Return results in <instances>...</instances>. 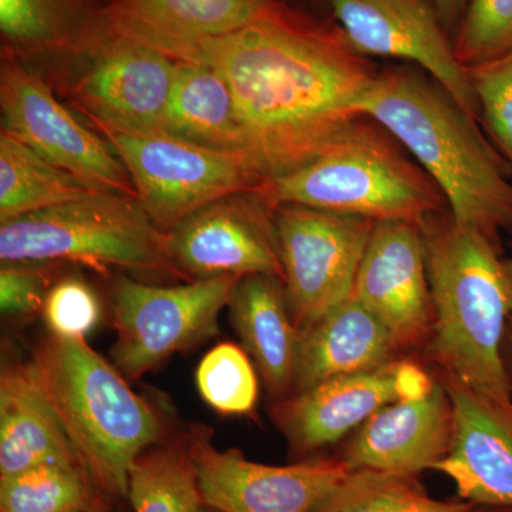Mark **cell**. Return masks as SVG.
<instances>
[{
	"label": "cell",
	"mask_w": 512,
	"mask_h": 512,
	"mask_svg": "<svg viewBox=\"0 0 512 512\" xmlns=\"http://www.w3.org/2000/svg\"><path fill=\"white\" fill-rule=\"evenodd\" d=\"M185 60L227 82L247 156L266 180L320 156L357 119L380 70L332 18L284 2Z\"/></svg>",
	"instance_id": "1"
},
{
	"label": "cell",
	"mask_w": 512,
	"mask_h": 512,
	"mask_svg": "<svg viewBox=\"0 0 512 512\" xmlns=\"http://www.w3.org/2000/svg\"><path fill=\"white\" fill-rule=\"evenodd\" d=\"M359 114L384 128L426 171L457 224L491 237L512 232V168L478 121L412 67L380 70Z\"/></svg>",
	"instance_id": "2"
},
{
	"label": "cell",
	"mask_w": 512,
	"mask_h": 512,
	"mask_svg": "<svg viewBox=\"0 0 512 512\" xmlns=\"http://www.w3.org/2000/svg\"><path fill=\"white\" fill-rule=\"evenodd\" d=\"M433 302L431 359L443 379L512 404L503 343L512 315V258L501 238L464 227L450 211L420 222Z\"/></svg>",
	"instance_id": "3"
},
{
	"label": "cell",
	"mask_w": 512,
	"mask_h": 512,
	"mask_svg": "<svg viewBox=\"0 0 512 512\" xmlns=\"http://www.w3.org/2000/svg\"><path fill=\"white\" fill-rule=\"evenodd\" d=\"M32 363L96 487L127 497L134 461L167 437L160 414L86 339L50 335L37 343Z\"/></svg>",
	"instance_id": "4"
},
{
	"label": "cell",
	"mask_w": 512,
	"mask_h": 512,
	"mask_svg": "<svg viewBox=\"0 0 512 512\" xmlns=\"http://www.w3.org/2000/svg\"><path fill=\"white\" fill-rule=\"evenodd\" d=\"M272 207L303 205L375 222L420 224L447 211L443 192L375 121L360 117L320 156L255 188Z\"/></svg>",
	"instance_id": "5"
},
{
	"label": "cell",
	"mask_w": 512,
	"mask_h": 512,
	"mask_svg": "<svg viewBox=\"0 0 512 512\" xmlns=\"http://www.w3.org/2000/svg\"><path fill=\"white\" fill-rule=\"evenodd\" d=\"M2 265L82 264L177 276L167 232L133 195L94 191L86 197L0 224Z\"/></svg>",
	"instance_id": "6"
},
{
	"label": "cell",
	"mask_w": 512,
	"mask_h": 512,
	"mask_svg": "<svg viewBox=\"0 0 512 512\" xmlns=\"http://www.w3.org/2000/svg\"><path fill=\"white\" fill-rule=\"evenodd\" d=\"M177 60L110 30L89 52L49 80L103 136L167 134Z\"/></svg>",
	"instance_id": "7"
},
{
	"label": "cell",
	"mask_w": 512,
	"mask_h": 512,
	"mask_svg": "<svg viewBox=\"0 0 512 512\" xmlns=\"http://www.w3.org/2000/svg\"><path fill=\"white\" fill-rule=\"evenodd\" d=\"M239 279L158 286L119 276L113 286V365L128 379H140L175 353L217 336L220 313L228 308Z\"/></svg>",
	"instance_id": "8"
},
{
	"label": "cell",
	"mask_w": 512,
	"mask_h": 512,
	"mask_svg": "<svg viewBox=\"0 0 512 512\" xmlns=\"http://www.w3.org/2000/svg\"><path fill=\"white\" fill-rule=\"evenodd\" d=\"M104 138L127 168L148 217L165 232L212 202L255 190L265 181L244 156L197 146L170 134H106Z\"/></svg>",
	"instance_id": "9"
},
{
	"label": "cell",
	"mask_w": 512,
	"mask_h": 512,
	"mask_svg": "<svg viewBox=\"0 0 512 512\" xmlns=\"http://www.w3.org/2000/svg\"><path fill=\"white\" fill-rule=\"evenodd\" d=\"M289 311L299 330L352 298L376 222L303 205L275 208Z\"/></svg>",
	"instance_id": "10"
},
{
	"label": "cell",
	"mask_w": 512,
	"mask_h": 512,
	"mask_svg": "<svg viewBox=\"0 0 512 512\" xmlns=\"http://www.w3.org/2000/svg\"><path fill=\"white\" fill-rule=\"evenodd\" d=\"M0 110L2 130L49 163L96 190L136 197L130 174L109 141L80 123L42 74L13 57L2 56L0 64Z\"/></svg>",
	"instance_id": "11"
},
{
	"label": "cell",
	"mask_w": 512,
	"mask_h": 512,
	"mask_svg": "<svg viewBox=\"0 0 512 512\" xmlns=\"http://www.w3.org/2000/svg\"><path fill=\"white\" fill-rule=\"evenodd\" d=\"M323 6L357 52L420 67L480 123L470 76L433 0H323Z\"/></svg>",
	"instance_id": "12"
},
{
	"label": "cell",
	"mask_w": 512,
	"mask_h": 512,
	"mask_svg": "<svg viewBox=\"0 0 512 512\" xmlns=\"http://www.w3.org/2000/svg\"><path fill=\"white\" fill-rule=\"evenodd\" d=\"M436 383L419 365L392 360L367 372L332 377L274 402L272 417L296 458L346 439L387 404L414 399Z\"/></svg>",
	"instance_id": "13"
},
{
	"label": "cell",
	"mask_w": 512,
	"mask_h": 512,
	"mask_svg": "<svg viewBox=\"0 0 512 512\" xmlns=\"http://www.w3.org/2000/svg\"><path fill=\"white\" fill-rule=\"evenodd\" d=\"M175 269L187 281L282 272L275 208L255 190L195 211L167 231Z\"/></svg>",
	"instance_id": "14"
},
{
	"label": "cell",
	"mask_w": 512,
	"mask_h": 512,
	"mask_svg": "<svg viewBox=\"0 0 512 512\" xmlns=\"http://www.w3.org/2000/svg\"><path fill=\"white\" fill-rule=\"evenodd\" d=\"M202 500L218 512H315L349 474L339 457L268 466L191 434Z\"/></svg>",
	"instance_id": "15"
},
{
	"label": "cell",
	"mask_w": 512,
	"mask_h": 512,
	"mask_svg": "<svg viewBox=\"0 0 512 512\" xmlns=\"http://www.w3.org/2000/svg\"><path fill=\"white\" fill-rule=\"evenodd\" d=\"M352 298L373 313L399 350L429 340L433 302L420 224L376 222Z\"/></svg>",
	"instance_id": "16"
},
{
	"label": "cell",
	"mask_w": 512,
	"mask_h": 512,
	"mask_svg": "<svg viewBox=\"0 0 512 512\" xmlns=\"http://www.w3.org/2000/svg\"><path fill=\"white\" fill-rule=\"evenodd\" d=\"M453 437V407L446 386L436 380L430 392L387 404L365 421L340 451L353 470L419 476L447 456Z\"/></svg>",
	"instance_id": "17"
},
{
	"label": "cell",
	"mask_w": 512,
	"mask_h": 512,
	"mask_svg": "<svg viewBox=\"0 0 512 512\" xmlns=\"http://www.w3.org/2000/svg\"><path fill=\"white\" fill-rule=\"evenodd\" d=\"M440 380L453 407V437L434 471L450 478L466 503L512 508V404Z\"/></svg>",
	"instance_id": "18"
},
{
	"label": "cell",
	"mask_w": 512,
	"mask_h": 512,
	"mask_svg": "<svg viewBox=\"0 0 512 512\" xmlns=\"http://www.w3.org/2000/svg\"><path fill=\"white\" fill-rule=\"evenodd\" d=\"M111 0H0V49L45 79L109 35Z\"/></svg>",
	"instance_id": "19"
},
{
	"label": "cell",
	"mask_w": 512,
	"mask_h": 512,
	"mask_svg": "<svg viewBox=\"0 0 512 512\" xmlns=\"http://www.w3.org/2000/svg\"><path fill=\"white\" fill-rule=\"evenodd\" d=\"M284 0H111V30L185 60L202 43L271 15Z\"/></svg>",
	"instance_id": "20"
},
{
	"label": "cell",
	"mask_w": 512,
	"mask_h": 512,
	"mask_svg": "<svg viewBox=\"0 0 512 512\" xmlns=\"http://www.w3.org/2000/svg\"><path fill=\"white\" fill-rule=\"evenodd\" d=\"M50 464L83 467L47 399L32 360L3 366L0 375V480Z\"/></svg>",
	"instance_id": "21"
},
{
	"label": "cell",
	"mask_w": 512,
	"mask_h": 512,
	"mask_svg": "<svg viewBox=\"0 0 512 512\" xmlns=\"http://www.w3.org/2000/svg\"><path fill=\"white\" fill-rule=\"evenodd\" d=\"M399 352L389 330L350 298L299 330L292 393L332 377L377 369L397 359Z\"/></svg>",
	"instance_id": "22"
},
{
	"label": "cell",
	"mask_w": 512,
	"mask_h": 512,
	"mask_svg": "<svg viewBox=\"0 0 512 512\" xmlns=\"http://www.w3.org/2000/svg\"><path fill=\"white\" fill-rule=\"evenodd\" d=\"M229 319L242 348L274 402L292 393L299 328L293 322L284 279L255 274L239 279L229 301Z\"/></svg>",
	"instance_id": "23"
},
{
	"label": "cell",
	"mask_w": 512,
	"mask_h": 512,
	"mask_svg": "<svg viewBox=\"0 0 512 512\" xmlns=\"http://www.w3.org/2000/svg\"><path fill=\"white\" fill-rule=\"evenodd\" d=\"M167 134L197 146L248 158L234 96L220 73L204 63L190 60L175 63Z\"/></svg>",
	"instance_id": "24"
},
{
	"label": "cell",
	"mask_w": 512,
	"mask_h": 512,
	"mask_svg": "<svg viewBox=\"0 0 512 512\" xmlns=\"http://www.w3.org/2000/svg\"><path fill=\"white\" fill-rule=\"evenodd\" d=\"M94 191L100 190L49 163L8 131L0 133V224Z\"/></svg>",
	"instance_id": "25"
},
{
	"label": "cell",
	"mask_w": 512,
	"mask_h": 512,
	"mask_svg": "<svg viewBox=\"0 0 512 512\" xmlns=\"http://www.w3.org/2000/svg\"><path fill=\"white\" fill-rule=\"evenodd\" d=\"M128 500L136 512H198L204 507L191 434L148 448L128 473Z\"/></svg>",
	"instance_id": "26"
},
{
	"label": "cell",
	"mask_w": 512,
	"mask_h": 512,
	"mask_svg": "<svg viewBox=\"0 0 512 512\" xmlns=\"http://www.w3.org/2000/svg\"><path fill=\"white\" fill-rule=\"evenodd\" d=\"M473 508L463 500L431 497L419 476L353 470L315 512H470Z\"/></svg>",
	"instance_id": "27"
},
{
	"label": "cell",
	"mask_w": 512,
	"mask_h": 512,
	"mask_svg": "<svg viewBox=\"0 0 512 512\" xmlns=\"http://www.w3.org/2000/svg\"><path fill=\"white\" fill-rule=\"evenodd\" d=\"M101 494L83 467L50 464L0 480V512H73Z\"/></svg>",
	"instance_id": "28"
},
{
	"label": "cell",
	"mask_w": 512,
	"mask_h": 512,
	"mask_svg": "<svg viewBox=\"0 0 512 512\" xmlns=\"http://www.w3.org/2000/svg\"><path fill=\"white\" fill-rule=\"evenodd\" d=\"M202 400L224 416L254 412L259 396L258 375L242 346L224 342L202 357L195 372Z\"/></svg>",
	"instance_id": "29"
},
{
	"label": "cell",
	"mask_w": 512,
	"mask_h": 512,
	"mask_svg": "<svg viewBox=\"0 0 512 512\" xmlns=\"http://www.w3.org/2000/svg\"><path fill=\"white\" fill-rule=\"evenodd\" d=\"M453 45L464 69L512 55V0H468Z\"/></svg>",
	"instance_id": "30"
},
{
	"label": "cell",
	"mask_w": 512,
	"mask_h": 512,
	"mask_svg": "<svg viewBox=\"0 0 512 512\" xmlns=\"http://www.w3.org/2000/svg\"><path fill=\"white\" fill-rule=\"evenodd\" d=\"M480 109V123L512 168V55L467 69Z\"/></svg>",
	"instance_id": "31"
},
{
	"label": "cell",
	"mask_w": 512,
	"mask_h": 512,
	"mask_svg": "<svg viewBox=\"0 0 512 512\" xmlns=\"http://www.w3.org/2000/svg\"><path fill=\"white\" fill-rule=\"evenodd\" d=\"M42 316L50 335L86 339L99 325L100 298L83 279L69 276L50 286Z\"/></svg>",
	"instance_id": "32"
},
{
	"label": "cell",
	"mask_w": 512,
	"mask_h": 512,
	"mask_svg": "<svg viewBox=\"0 0 512 512\" xmlns=\"http://www.w3.org/2000/svg\"><path fill=\"white\" fill-rule=\"evenodd\" d=\"M52 266L2 265L0 269V309L12 319L42 315L52 281L47 272Z\"/></svg>",
	"instance_id": "33"
},
{
	"label": "cell",
	"mask_w": 512,
	"mask_h": 512,
	"mask_svg": "<svg viewBox=\"0 0 512 512\" xmlns=\"http://www.w3.org/2000/svg\"><path fill=\"white\" fill-rule=\"evenodd\" d=\"M433 3L439 12L441 22L453 36L466 12L468 0H433Z\"/></svg>",
	"instance_id": "34"
},
{
	"label": "cell",
	"mask_w": 512,
	"mask_h": 512,
	"mask_svg": "<svg viewBox=\"0 0 512 512\" xmlns=\"http://www.w3.org/2000/svg\"><path fill=\"white\" fill-rule=\"evenodd\" d=\"M106 497L107 495L101 494L92 504L73 512H111L109 505H107Z\"/></svg>",
	"instance_id": "35"
},
{
	"label": "cell",
	"mask_w": 512,
	"mask_h": 512,
	"mask_svg": "<svg viewBox=\"0 0 512 512\" xmlns=\"http://www.w3.org/2000/svg\"><path fill=\"white\" fill-rule=\"evenodd\" d=\"M470 512H512V508L505 507H485V505H474Z\"/></svg>",
	"instance_id": "36"
},
{
	"label": "cell",
	"mask_w": 512,
	"mask_h": 512,
	"mask_svg": "<svg viewBox=\"0 0 512 512\" xmlns=\"http://www.w3.org/2000/svg\"><path fill=\"white\" fill-rule=\"evenodd\" d=\"M511 238H512V232H511ZM511 247H512V239H511ZM505 336H507L508 346H510L511 356H512V315L510 316V319H508L507 333H505Z\"/></svg>",
	"instance_id": "37"
},
{
	"label": "cell",
	"mask_w": 512,
	"mask_h": 512,
	"mask_svg": "<svg viewBox=\"0 0 512 512\" xmlns=\"http://www.w3.org/2000/svg\"><path fill=\"white\" fill-rule=\"evenodd\" d=\"M198 512H218V511L212 510V508L207 507V505H204V507H202L201 510Z\"/></svg>",
	"instance_id": "38"
},
{
	"label": "cell",
	"mask_w": 512,
	"mask_h": 512,
	"mask_svg": "<svg viewBox=\"0 0 512 512\" xmlns=\"http://www.w3.org/2000/svg\"><path fill=\"white\" fill-rule=\"evenodd\" d=\"M309 2L313 3V5L323 6V0H309Z\"/></svg>",
	"instance_id": "39"
}]
</instances>
